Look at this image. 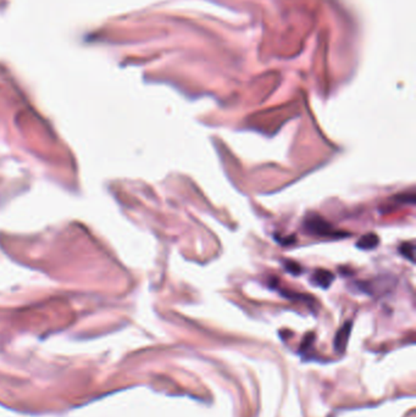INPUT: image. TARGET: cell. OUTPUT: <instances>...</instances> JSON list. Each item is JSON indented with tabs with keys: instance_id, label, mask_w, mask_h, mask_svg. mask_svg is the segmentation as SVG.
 <instances>
[{
	"instance_id": "cell-1",
	"label": "cell",
	"mask_w": 416,
	"mask_h": 417,
	"mask_svg": "<svg viewBox=\"0 0 416 417\" xmlns=\"http://www.w3.org/2000/svg\"><path fill=\"white\" fill-rule=\"evenodd\" d=\"M304 229L309 234L316 237H339V232L333 228L329 222L317 214H309L303 222Z\"/></svg>"
},
{
	"instance_id": "cell-2",
	"label": "cell",
	"mask_w": 416,
	"mask_h": 417,
	"mask_svg": "<svg viewBox=\"0 0 416 417\" xmlns=\"http://www.w3.org/2000/svg\"><path fill=\"white\" fill-rule=\"evenodd\" d=\"M311 283L316 287L322 288V289H327L329 285L333 283L334 276L331 271L325 270V268H319V270L314 271L311 275Z\"/></svg>"
},
{
	"instance_id": "cell-3",
	"label": "cell",
	"mask_w": 416,
	"mask_h": 417,
	"mask_svg": "<svg viewBox=\"0 0 416 417\" xmlns=\"http://www.w3.org/2000/svg\"><path fill=\"white\" fill-rule=\"evenodd\" d=\"M380 243V238L378 236H376L375 233H368L364 234L358 241H356V246L361 250H371V249H375L376 246Z\"/></svg>"
},
{
	"instance_id": "cell-4",
	"label": "cell",
	"mask_w": 416,
	"mask_h": 417,
	"mask_svg": "<svg viewBox=\"0 0 416 417\" xmlns=\"http://www.w3.org/2000/svg\"><path fill=\"white\" fill-rule=\"evenodd\" d=\"M400 254L404 256L405 259L410 261V263H415V244L413 241H407L403 243L399 248Z\"/></svg>"
},
{
	"instance_id": "cell-5",
	"label": "cell",
	"mask_w": 416,
	"mask_h": 417,
	"mask_svg": "<svg viewBox=\"0 0 416 417\" xmlns=\"http://www.w3.org/2000/svg\"><path fill=\"white\" fill-rule=\"evenodd\" d=\"M350 328H351V323L350 322L346 323V325L343 326V328L337 333V338H336L337 347H344V345H346L349 332H350Z\"/></svg>"
},
{
	"instance_id": "cell-6",
	"label": "cell",
	"mask_w": 416,
	"mask_h": 417,
	"mask_svg": "<svg viewBox=\"0 0 416 417\" xmlns=\"http://www.w3.org/2000/svg\"><path fill=\"white\" fill-rule=\"evenodd\" d=\"M283 266H285V270L293 276H299L300 273L303 272L302 266L298 263H295V261L285 260V263H283Z\"/></svg>"
},
{
	"instance_id": "cell-7",
	"label": "cell",
	"mask_w": 416,
	"mask_h": 417,
	"mask_svg": "<svg viewBox=\"0 0 416 417\" xmlns=\"http://www.w3.org/2000/svg\"><path fill=\"white\" fill-rule=\"evenodd\" d=\"M394 200L399 201V203H403V204H412L413 205V204H415V194L414 192L399 194V196L395 197Z\"/></svg>"
}]
</instances>
